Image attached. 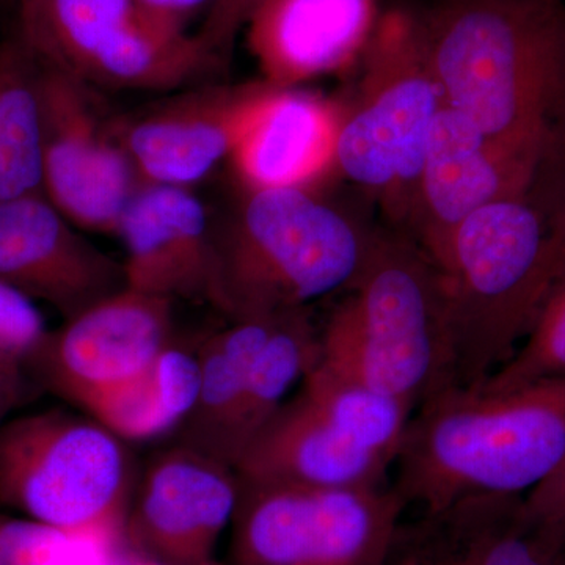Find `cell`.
I'll list each match as a JSON object with an SVG mask.
<instances>
[{"mask_svg": "<svg viewBox=\"0 0 565 565\" xmlns=\"http://www.w3.org/2000/svg\"><path fill=\"white\" fill-rule=\"evenodd\" d=\"M118 565H169L166 563H161V561L152 559V557L139 555V556H131V557H122L121 563ZM214 565H222V564H214Z\"/></svg>", "mask_w": 565, "mask_h": 565, "instance_id": "cell-33", "label": "cell"}, {"mask_svg": "<svg viewBox=\"0 0 565 565\" xmlns=\"http://www.w3.org/2000/svg\"><path fill=\"white\" fill-rule=\"evenodd\" d=\"M563 565H565V559H564V563H563Z\"/></svg>", "mask_w": 565, "mask_h": 565, "instance_id": "cell-34", "label": "cell"}, {"mask_svg": "<svg viewBox=\"0 0 565 565\" xmlns=\"http://www.w3.org/2000/svg\"><path fill=\"white\" fill-rule=\"evenodd\" d=\"M456 386L487 379L565 285V145L537 174L460 223L440 262Z\"/></svg>", "mask_w": 565, "mask_h": 565, "instance_id": "cell-1", "label": "cell"}, {"mask_svg": "<svg viewBox=\"0 0 565 565\" xmlns=\"http://www.w3.org/2000/svg\"><path fill=\"white\" fill-rule=\"evenodd\" d=\"M266 0H215L204 14L202 29L195 35L212 57L225 65L232 55L236 36L244 31L252 14Z\"/></svg>", "mask_w": 565, "mask_h": 565, "instance_id": "cell-29", "label": "cell"}, {"mask_svg": "<svg viewBox=\"0 0 565 565\" xmlns=\"http://www.w3.org/2000/svg\"><path fill=\"white\" fill-rule=\"evenodd\" d=\"M349 292L321 330V366L393 394L415 411L455 388L444 277L407 234L377 230Z\"/></svg>", "mask_w": 565, "mask_h": 565, "instance_id": "cell-5", "label": "cell"}, {"mask_svg": "<svg viewBox=\"0 0 565 565\" xmlns=\"http://www.w3.org/2000/svg\"><path fill=\"white\" fill-rule=\"evenodd\" d=\"M0 281L65 319L126 288L122 263L99 250L43 193L0 202Z\"/></svg>", "mask_w": 565, "mask_h": 565, "instance_id": "cell-15", "label": "cell"}, {"mask_svg": "<svg viewBox=\"0 0 565 565\" xmlns=\"http://www.w3.org/2000/svg\"><path fill=\"white\" fill-rule=\"evenodd\" d=\"M28 373V364L0 344V427L24 399Z\"/></svg>", "mask_w": 565, "mask_h": 565, "instance_id": "cell-31", "label": "cell"}, {"mask_svg": "<svg viewBox=\"0 0 565 565\" xmlns=\"http://www.w3.org/2000/svg\"><path fill=\"white\" fill-rule=\"evenodd\" d=\"M418 22L445 106L498 140L565 136V0H438Z\"/></svg>", "mask_w": 565, "mask_h": 565, "instance_id": "cell-2", "label": "cell"}, {"mask_svg": "<svg viewBox=\"0 0 565 565\" xmlns=\"http://www.w3.org/2000/svg\"><path fill=\"white\" fill-rule=\"evenodd\" d=\"M381 0H266L245 24L263 81L275 88L341 73L362 58Z\"/></svg>", "mask_w": 565, "mask_h": 565, "instance_id": "cell-18", "label": "cell"}, {"mask_svg": "<svg viewBox=\"0 0 565 565\" xmlns=\"http://www.w3.org/2000/svg\"><path fill=\"white\" fill-rule=\"evenodd\" d=\"M525 503L535 520L565 533V463L552 478L531 490Z\"/></svg>", "mask_w": 565, "mask_h": 565, "instance_id": "cell-30", "label": "cell"}, {"mask_svg": "<svg viewBox=\"0 0 565 565\" xmlns=\"http://www.w3.org/2000/svg\"><path fill=\"white\" fill-rule=\"evenodd\" d=\"M236 468L188 446L152 457L136 486L126 542L169 565H214L239 501Z\"/></svg>", "mask_w": 565, "mask_h": 565, "instance_id": "cell-14", "label": "cell"}, {"mask_svg": "<svg viewBox=\"0 0 565 565\" xmlns=\"http://www.w3.org/2000/svg\"><path fill=\"white\" fill-rule=\"evenodd\" d=\"M50 330L35 302L0 281V344L28 364Z\"/></svg>", "mask_w": 565, "mask_h": 565, "instance_id": "cell-28", "label": "cell"}, {"mask_svg": "<svg viewBox=\"0 0 565 565\" xmlns=\"http://www.w3.org/2000/svg\"><path fill=\"white\" fill-rule=\"evenodd\" d=\"M343 102L277 88L234 150L230 166L245 191L316 189L334 172Z\"/></svg>", "mask_w": 565, "mask_h": 565, "instance_id": "cell-19", "label": "cell"}, {"mask_svg": "<svg viewBox=\"0 0 565 565\" xmlns=\"http://www.w3.org/2000/svg\"><path fill=\"white\" fill-rule=\"evenodd\" d=\"M321 332L307 310L282 313L255 363L247 385L226 426L218 459L236 468L248 446L289 399L305 375L318 363Z\"/></svg>", "mask_w": 565, "mask_h": 565, "instance_id": "cell-21", "label": "cell"}, {"mask_svg": "<svg viewBox=\"0 0 565 565\" xmlns=\"http://www.w3.org/2000/svg\"><path fill=\"white\" fill-rule=\"evenodd\" d=\"M281 315L230 321L196 348L199 396L191 415L177 430L178 445L221 460L226 426L243 396L253 363Z\"/></svg>", "mask_w": 565, "mask_h": 565, "instance_id": "cell-23", "label": "cell"}, {"mask_svg": "<svg viewBox=\"0 0 565 565\" xmlns=\"http://www.w3.org/2000/svg\"><path fill=\"white\" fill-rule=\"evenodd\" d=\"M392 465L355 444L299 392L248 446L236 471L247 481L364 487L386 484Z\"/></svg>", "mask_w": 565, "mask_h": 565, "instance_id": "cell-20", "label": "cell"}, {"mask_svg": "<svg viewBox=\"0 0 565 565\" xmlns=\"http://www.w3.org/2000/svg\"><path fill=\"white\" fill-rule=\"evenodd\" d=\"M136 486L126 441L92 416L54 408L0 427V503L29 519L126 534Z\"/></svg>", "mask_w": 565, "mask_h": 565, "instance_id": "cell-8", "label": "cell"}, {"mask_svg": "<svg viewBox=\"0 0 565 565\" xmlns=\"http://www.w3.org/2000/svg\"><path fill=\"white\" fill-rule=\"evenodd\" d=\"M115 236L126 252V288L170 302H207L212 215L192 189L141 184Z\"/></svg>", "mask_w": 565, "mask_h": 565, "instance_id": "cell-17", "label": "cell"}, {"mask_svg": "<svg viewBox=\"0 0 565 565\" xmlns=\"http://www.w3.org/2000/svg\"><path fill=\"white\" fill-rule=\"evenodd\" d=\"M275 90L263 79L195 88L115 126L141 184L192 189L230 162Z\"/></svg>", "mask_w": 565, "mask_h": 565, "instance_id": "cell-13", "label": "cell"}, {"mask_svg": "<svg viewBox=\"0 0 565 565\" xmlns=\"http://www.w3.org/2000/svg\"><path fill=\"white\" fill-rule=\"evenodd\" d=\"M550 379H565V285L514 355L479 388L508 392Z\"/></svg>", "mask_w": 565, "mask_h": 565, "instance_id": "cell-27", "label": "cell"}, {"mask_svg": "<svg viewBox=\"0 0 565 565\" xmlns=\"http://www.w3.org/2000/svg\"><path fill=\"white\" fill-rule=\"evenodd\" d=\"M564 145L565 136L523 143L494 139L444 104L427 141L404 234L437 264L460 223L525 188Z\"/></svg>", "mask_w": 565, "mask_h": 565, "instance_id": "cell-11", "label": "cell"}, {"mask_svg": "<svg viewBox=\"0 0 565 565\" xmlns=\"http://www.w3.org/2000/svg\"><path fill=\"white\" fill-rule=\"evenodd\" d=\"M41 65L17 35L0 41V202L41 192Z\"/></svg>", "mask_w": 565, "mask_h": 565, "instance_id": "cell-24", "label": "cell"}, {"mask_svg": "<svg viewBox=\"0 0 565 565\" xmlns=\"http://www.w3.org/2000/svg\"><path fill=\"white\" fill-rule=\"evenodd\" d=\"M565 533L539 522L523 494H478L401 523L388 565H563Z\"/></svg>", "mask_w": 565, "mask_h": 565, "instance_id": "cell-16", "label": "cell"}, {"mask_svg": "<svg viewBox=\"0 0 565 565\" xmlns=\"http://www.w3.org/2000/svg\"><path fill=\"white\" fill-rule=\"evenodd\" d=\"M140 2L159 17L185 29L188 21L200 11H204L206 14L215 0H140Z\"/></svg>", "mask_w": 565, "mask_h": 565, "instance_id": "cell-32", "label": "cell"}, {"mask_svg": "<svg viewBox=\"0 0 565 565\" xmlns=\"http://www.w3.org/2000/svg\"><path fill=\"white\" fill-rule=\"evenodd\" d=\"M199 388V351L173 340L143 373L93 401L84 415L121 440H154L180 429Z\"/></svg>", "mask_w": 565, "mask_h": 565, "instance_id": "cell-22", "label": "cell"}, {"mask_svg": "<svg viewBox=\"0 0 565 565\" xmlns=\"http://www.w3.org/2000/svg\"><path fill=\"white\" fill-rule=\"evenodd\" d=\"M13 35L41 65L88 85L170 92L222 66L199 36L140 0H14Z\"/></svg>", "mask_w": 565, "mask_h": 565, "instance_id": "cell-7", "label": "cell"}, {"mask_svg": "<svg viewBox=\"0 0 565 565\" xmlns=\"http://www.w3.org/2000/svg\"><path fill=\"white\" fill-rule=\"evenodd\" d=\"M126 534L66 531L0 514V565H118Z\"/></svg>", "mask_w": 565, "mask_h": 565, "instance_id": "cell-26", "label": "cell"}, {"mask_svg": "<svg viewBox=\"0 0 565 565\" xmlns=\"http://www.w3.org/2000/svg\"><path fill=\"white\" fill-rule=\"evenodd\" d=\"M41 65V63H40ZM41 192L82 232L117 234L141 188L95 88L41 65Z\"/></svg>", "mask_w": 565, "mask_h": 565, "instance_id": "cell-10", "label": "cell"}, {"mask_svg": "<svg viewBox=\"0 0 565 565\" xmlns=\"http://www.w3.org/2000/svg\"><path fill=\"white\" fill-rule=\"evenodd\" d=\"M564 463L565 379L508 392L456 386L416 408L393 487L405 504L435 511L478 494L530 493Z\"/></svg>", "mask_w": 565, "mask_h": 565, "instance_id": "cell-3", "label": "cell"}, {"mask_svg": "<svg viewBox=\"0 0 565 565\" xmlns=\"http://www.w3.org/2000/svg\"><path fill=\"white\" fill-rule=\"evenodd\" d=\"M375 233L316 189H241L232 211L212 218L207 302L230 321L307 310L352 288Z\"/></svg>", "mask_w": 565, "mask_h": 565, "instance_id": "cell-4", "label": "cell"}, {"mask_svg": "<svg viewBox=\"0 0 565 565\" xmlns=\"http://www.w3.org/2000/svg\"><path fill=\"white\" fill-rule=\"evenodd\" d=\"M239 484L230 565H388L407 508L393 486Z\"/></svg>", "mask_w": 565, "mask_h": 565, "instance_id": "cell-9", "label": "cell"}, {"mask_svg": "<svg viewBox=\"0 0 565 565\" xmlns=\"http://www.w3.org/2000/svg\"><path fill=\"white\" fill-rule=\"evenodd\" d=\"M302 392L355 444L396 462L415 408L399 397L352 381L316 363L300 382Z\"/></svg>", "mask_w": 565, "mask_h": 565, "instance_id": "cell-25", "label": "cell"}, {"mask_svg": "<svg viewBox=\"0 0 565 565\" xmlns=\"http://www.w3.org/2000/svg\"><path fill=\"white\" fill-rule=\"evenodd\" d=\"M173 341V302L122 288L50 330L29 373L84 412L147 370Z\"/></svg>", "mask_w": 565, "mask_h": 565, "instance_id": "cell-12", "label": "cell"}, {"mask_svg": "<svg viewBox=\"0 0 565 565\" xmlns=\"http://www.w3.org/2000/svg\"><path fill=\"white\" fill-rule=\"evenodd\" d=\"M441 107L418 17L385 11L360 58L352 102H343L334 172L370 193L397 232L411 221L424 152Z\"/></svg>", "mask_w": 565, "mask_h": 565, "instance_id": "cell-6", "label": "cell"}]
</instances>
